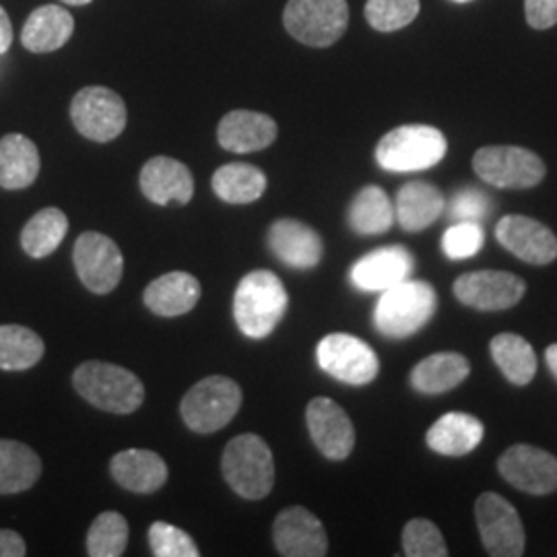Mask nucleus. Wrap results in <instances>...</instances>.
Returning a JSON list of instances; mask_svg holds the SVG:
<instances>
[{
	"mask_svg": "<svg viewBox=\"0 0 557 557\" xmlns=\"http://www.w3.org/2000/svg\"><path fill=\"white\" fill-rule=\"evenodd\" d=\"M287 292L271 271H252L239 281L234 317L239 331L250 338L269 337L287 310Z\"/></svg>",
	"mask_w": 557,
	"mask_h": 557,
	"instance_id": "obj_1",
	"label": "nucleus"
},
{
	"mask_svg": "<svg viewBox=\"0 0 557 557\" xmlns=\"http://www.w3.org/2000/svg\"><path fill=\"white\" fill-rule=\"evenodd\" d=\"M75 391L94 407L108 413L128 416L145 398V386L133 372L106 361H85L73 376Z\"/></svg>",
	"mask_w": 557,
	"mask_h": 557,
	"instance_id": "obj_2",
	"label": "nucleus"
},
{
	"mask_svg": "<svg viewBox=\"0 0 557 557\" xmlns=\"http://www.w3.org/2000/svg\"><path fill=\"white\" fill-rule=\"evenodd\" d=\"M223 478L244 499L267 498L275 483V460L269 444L257 434H242L225 446Z\"/></svg>",
	"mask_w": 557,
	"mask_h": 557,
	"instance_id": "obj_3",
	"label": "nucleus"
},
{
	"mask_svg": "<svg viewBox=\"0 0 557 557\" xmlns=\"http://www.w3.org/2000/svg\"><path fill=\"white\" fill-rule=\"evenodd\" d=\"M438 296L425 281H403L380 298L374 324L386 337L416 335L436 314Z\"/></svg>",
	"mask_w": 557,
	"mask_h": 557,
	"instance_id": "obj_4",
	"label": "nucleus"
},
{
	"mask_svg": "<svg viewBox=\"0 0 557 557\" xmlns=\"http://www.w3.org/2000/svg\"><path fill=\"white\" fill-rule=\"evenodd\" d=\"M446 151L448 143L438 128L405 124L380 139L376 161L388 172H421L438 165Z\"/></svg>",
	"mask_w": 557,
	"mask_h": 557,
	"instance_id": "obj_5",
	"label": "nucleus"
},
{
	"mask_svg": "<svg viewBox=\"0 0 557 557\" xmlns=\"http://www.w3.org/2000/svg\"><path fill=\"white\" fill-rule=\"evenodd\" d=\"M242 407V388L232 379L209 376L197 382L180 405L184 423L197 434L223 430Z\"/></svg>",
	"mask_w": 557,
	"mask_h": 557,
	"instance_id": "obj_6",
	"label": "nucleus"
},
{
	"mask_svg": "<svg viewBox=\"0 0 557 557\" xmlns=\"http://www.w3.org/2000/svg\"><path fill=\"white\" fill-rule=\"evenodd\" d=\"M283 23L292 38L312 48H326L345 34L349 7L347 0H289Z\"/></svg>",
	"mask_w": 557,
	"mask_h": 557,
	"instance_id": "obj_7",
	"label": "nucleus"
},
{
	"mask_svg": "<svg viewBox=\"0 0 557 557\" xmlns=\"http://www.w3.org/2000/svg\"><path fill=\"white\" fill-rule=\"evenodd\" d=\"M473 170L483 182L512 190L537 186L547 172L537 153L515 145L481 147L473 156Z\"/></svg>",
	"mask_w": 557,
	"mask_h": 557,
	"instance_id": "obj_8",
	"label": "nucleus"
},
{
	"mask_svg": "<svg viewBox=\"0 0 557 557\" xmlns=\"http://www.w3.org/2000/svg\"><path fill=\"white\" fill-rule=\"evenodd\" d=\"M479 533L490 556L520 557L524 554V527L517 508L494 492H485L475 504Z\"/></svg>",
	"mask_w": 557,
	"mask_h": 557,
	"instance_id": "obj_9",
	"label": "nucleus"
},
{
	"mask_svg": "<svg viewBox=\"0 0 557 557\" xmlns=\"http://www.w3.org/2000/svg\"><path fill=\"white\" fill-rule=\"evenodd\" d=\"M320 368L345 384L363 386L376 380L380 361L376 351L361 338L347 333L326 335L317 349Z\"/></svg>",
	"mask_w": 557,
	"mask_h": 557,
	"instance_id": "obj_10",
	"label": "nucleus"
},
{
	"mask_svg": "<svg viewBox=\"0 0 557 557\" xmlns=\"http://www.w3.org/2000/svg\"><path fill=\"white\" fill-rule=\"evenodd\" d=\"M71 119L85 139L108 143L120 137L126 126V106L108 87H85L73 98Z\"/></svg>",
	"mask_w": 557,
	"mask_h": 557,
	"instance_id": "obj_11",
	"label": "nucleus"
},
{
	"mask_svg": "<svg viewBox=\"0 0 557 557\" xmlns=\"http://www.w3.org/2000/svg\"><path fill=\"white\" fill-rule=\"evenodd\" d=\"M73 260L77 275L89 292L103 296L116 289L124 271V259L114 239L100 232H85L75 244Z\"/></svg>",
	"mask_w": 557,
	"mask_h": 557,
	"instance_id": "obj_12",
	"label": "nucleus"
},
{
	"mask_svg": "<svg viewBox=\"0 0 557 557\" xmlns=\"http://www.w3.org/2000/svg\"><path fill=\"white\" fill-rule=\"evenodd\" d=\"M499 475L520 492L547 496L557 492V458L547 450L517 444L498 458Z\"/></svg>",
	"mask_w": 557,
	"mask_h": 557,
	"instance_id": "obj_13",
	"label": "nucleus"
},
{
	"mask_svg": "<svg viewBox=\"0 0 557 557\" xmlns=\"http://www.w3.org/2000/svg\"><path fill=\"white\" fill-rule=\"evenodd\" d=\"M527 294V283L506 271H475L455 281L460 304L481 312H499L517 306Z\"/></svg>",
	"mask_w": 557,
	"mask_h": 557,
	"instance_id": "obj_14",
	"label": "nucleus"
},
{
	"mask_svg": "<svg viewBox=\"0 0 557 557\" xmlns=\"http://www.w3.org/2000/svg\"><path fill=\"white\" fill-rule=\"evenodd\" d=\"M310 436L320 453L331 460H345L356 446V430L343 407L333 398L317 397L306 409Z\"/></svg>",
	"mask_w": 557,
	"mask_h": 557,
	"instance_id": "obj_15",
	"label": "nucleus"
},
{
	"mask_svg": "<svg viewBox=\"0 0 557 557\" xmlns=\"http://www.w3.org/2000/svg\"><path fill=\"white\" fill-rule=\"evenodd\" d=\"M273 539L278 554L285 557H322L329 552V537L322 522L301 506L278 512Z\"/></svg>",
	"mask_w": 557,
	"mask_h": 557,
	"instance_id": "obj_16",
	"label": "nucleus"
},
{
	"mask_svg": "<svg viewBox=\"0 0 557 557\" xmlns=\"http://www.w3.org/2000/svg\"><path fill=\"white\" fill-rule=\"evenodd\" d=\"M496 238L508 252L529 264L541 267L557 259V236L541 221L506 215L496 225Z\"/></svg>",
	"mask_w": 557,
	"mask_h": 557,
	"instance_id": "obj_17",
	"label": "nucleus"
},
{
	"mask_svg": "<svg viewBox=\"0 0 557 557\" xmlns=\"http://www.w3.org/2000/svg\"><path fill=\"white\" fill-rule=\"evenodd\" d=\"M411 271H413L411 252L403 246H388L359 259L351 269V278L359 289L386 292L398 283L407 281Z\"/></svg>",
	"mask_w": 557,
	"mask_h": 557,
	"instance_id": "obj_18",
	"label": "nucleus"
},
{
	"mask_svg": "<svg viewBox=\"0 0 557 557\" xmlns=\"http://www.w3.org/2000/svg\"><path fill=\"white\" fill-rule=\"evenodd\" d=\"M140 190L156 205H186L195 195V180L182 161L160 156L145 163L140 172Z\"/></svg>",
	"mask_w": 557,
	"mask_h": 557,
	"instance_id": "obj_19",
	"label": "nucleus"
},
{
	"mask_svg": "<svg viewBox=\"0 0 557 557\" xmlns=\"http://www.w3.org/2000/svg\"><path fill=\"white\" fill-rule=\"evenodd\" d=\"M277 139L275 120L260 112L234 110L225 114L218 128L221 147L232 153L262 151Z\"/></svg>",
	"mask_w": 557,
	"mask_h": 557,
	"instance_id": "obj_20",
	"label": "nucleus"
},
{
	"mask_svg": "<svg viewBox=\"0 0 557 557\" xmlns=\"http://www.w3.org/2000/svg\"><path fill=\"white\" fill-rule=\"evenodd\" d=\"M269 246L278 260L294 269H312L322 259V239L317 230L298 220H278L269 230Z\"/></svg>",
	"mask_w": 557,
	"mask_h": 557,
	"instance_id": "obj_21",
	"label": "nucleus"
},
{
	"mask_svg": "<svg viewBox=\"0 0 557 557\" xmlns=\"http://www.w3.org/2000/svg\"><path fill=\"white\" fill-rule=\"evenodd\" d=\"M145 306L165 319L188 314L200 298L199 278L190 273L174 271L151 281L145 289Z\"/></svg>",
	"mask_w": 557,
	"mask_h": 557,
	"instance_id": "obj_22",
	"label": "nucleus"
},
{
	"mask_svg": "<svg viewBox=\"0 0 557 557\" xmlns=\"http://www.w3.org/2000/svg\"><path fill=\"white\" fill-rule=\"evenodd\" d=\"M112 478L133 494H153L163 487L168 479L165 460L143 448L122 450L110 462Z\"/></svg>",
	"mask_w": 557,
	"mask_h": 557,
	"instance_id": "obj_23",
	"label": "nucleus"
},
{
	"mask_svg": "<svg viewBox=\"0 0 557 557\" xmlns=\"http://www.w3.org/2000/svg\"><path fill=\"white\" fill-rule=\"evenodd\" d=\"M73 32V15L57 4H46L36 9L25 21L21 32V44L36 54L54 52L71 40Z\"/></svg>",
	"mask_w": 557,
	"mask_h": 557,
	"instance_id": "obj_24",
	"label": "nucleus"
},
{
	"mask_svg": "<svg viewBox=\"0 0 557 557\" xmlns=\"http://www.w3.org/2000/svg\"><path fill=\"white\" fill-rule=\"evenodd\" d=\"M483 423L469 413H446L428 430V446L444 457H465L483 440Z\"/></svg>",
	"mask_w": 557,
	"mask_h": 557,
	"instance_id": "obj_25",
	"label": "nucleus"
},
{
	"mask_svg": "<svg viewBox=\"0 0 557 557\" xmlns=\"http://www.w3.org/2000/svg\"><path fill=\"white\" fill-rule=\"evenodd\" d=\"M444 211V197L430 182H409L398 190L395 218L407 232H423Z\"/></svg>",
	"mask_w": 557,
	"mask_h": 557,
	"instance_id": "obj_26",
	"label": "nucleus"
},
{
	"mask_svg": "<svg viewBox=\"0 0 557 557\" xmlns=\"http://www.w3.org/2000/svg\"><path fill=\"white\" fill-rule=\"evenodd\" d=\"M40 174V153L36 143L23 135L0 139V186L21 190L32 186Z\"/></svg>",
	"mask_w": 557,
	"mask_h": 557,
	"instance_id": "obj_27",
	"label": "nucleus"
},
{
	"mask_svg": "<svg viewBox=\"0 0 557 557\" xmlns=\"http://www.w3.org/2000/svg\"><path fill=\"white\" fill-rule=\"evenodd\" d=\"M471 374L469 359L460 354L444 351L421 359L411 372L413 388L423 395H442L457 388Z\"/></svg>",
	"mask_w": 557,
	"mask_h": 557,
	"instance_id": "obj_28",
	"label": "nucleus"
},
{
	"mask_svg": "<svg viewBox=\"0 0 557 557\" xmlns=\"http://www.w3.org/2000/svg\"><path fill=\"white\" fill-rule=\"evenodd\" d=\"M40 475V457L29 446L15 440H0V496L34 487Z\"/></svg>",
	"mask_w": 557,
	"mask_h": 557,
	"instance_id": "obj_29",
	"label": "nucleus"
},
{
	"mask_svg": "<svg viewBox=\"0 0 557 557\" xmlns=\"http://www.w3.org/2000/svg\"><path fill=\"white\" fill-rule=\"evenodd\" d=\"M492 358L502 374L517 386H527L537 374V356L533 345L517 333H499L490 343Z\"/></svg>",
	"mask_w": 557,
	"mask_h": 557,
	"instance_id": "obj_30",
	"label": "nucleus"
},
{
	"mask_svg": "<svg viewBox=\"0 0 557 557\" xmlns=\"http://www.w3.org/2000/svg\"><path fill=\"white\" fill-rule=\"evenodd\" d=\"M395 207L380 186H366L349 207V225L361 236H379L393 227Z\"/></svg>",
	"mask_w": 557,
	"mask_h": 557,
	"instance_id": "obj_31",
	"label": "nucleus"
},
{
	"mask_svg": "<svg viewBox=\"0 0 557 557\" xmlns=\"http://www.w3.org/2000/svg\"><path fill=\"white\" fill-rule=\"evenodd\" d=\"M213 190L230 205H248L267 190V176L250 163H227L213 174Z\"/></svg>",
	"mask_w": 557,
	"mask_h": 557,
	"instance_id": "obj_32",
	"label": "nucleus"
},
{
	"mask_svg": "<svg viewBox=\"0 0 557 557\" xmlns=\"http://www.w3.org/2000/svg\"><path fill=\"white\" fill-rule=\"evenodd\" d=\"M66 232V215L60 209L48 207L27 221V225L21 232V246L32 259H44L59 248Z\"/></svg>",
	"mask_w": 557,
	"mask_h": 557,
	"instance_id": "obj_33",
	"label": "nucleus"
},
{
	"mask_svg": "<svg viewBox=\"0 0 557 557\" xmlns=\"http://www.w3.org/2000/svg\"><path fill=\"white\" fill-rule=\"evenodd\" d=\"M44 341L32 329L20 324L0 326V370H29L44 358Z\"/></svg>",
	"mask_w": 557,
	"mask_h": 557,
	"instance_id": "obj_34",
	"label": "nucleus"
},
{
	"mask_svg": "<svg viewBox=\"0 0 557 557\" xmlns=\"http://www.w3.org/2000/svg\"><path fill=\"white\" fill-rule=\"evenodd\" d=\"M128 545V522L120 512H101L87 533V554L91 557H120Z\"/></svg>",
	"mask_w": 557,
	"mask_h": 557,
	"instance_id": "obj_35",
	"label": "nucleus"
},
{
	"mask_svg": "<svg viewBox=\"0 0 557 557\" xmlns=\"http://www.w3.org/2000/svg\"><path fill=\"white\" fill-rule=\"evenodd\" d=\"M419 15V0H368L366 20L382 34L407 27Z\"/></svg>",
	"mask_w": 557,
	"mask_h": 557,
	"instance_id": "obj_36",
	"label": "nucleus"
},
{
	"mask_svg": "<svg viewBox=\"0 0 557 557\" xmlns=\"http://www.w3.org/2000/svg\"><path fill=\"white\" fill-rule=\"evenodd\" d=\"M403 552L409 557H446L448 547L432 520L413 518L403 529Z\"/></svg>",
	"mask_w": 557,
	"mask_h": 557,
	"instance_id": "obj_37",
	"label": "nucleus"
},
{
	"mask_svg": "<svg viewBox=\"0 0 557 557\" xmlns=\"http://www.w3.org/2000/svg\"><path fill=\"white\" fill-rule=\"evenodd\" d=\"M149 545L158 557H199L195 539L168 522H153L149 529Z\"/></svg>",
	"mask_w": 557,
	"mask_h": 557,
	"instance_id": "obj_38",
	"label": "nucleus"
},
{
	"mask_svg": "<svg viewBox=\"0 0 557 557\" xmlns=\"http://www.w3.org/2000/svg\"><path fill=\"white\" fill-rule=\"evenodd\" d=\"M483 230L478 221H458L457 225L448 227L442 248L446 257L453 260L471 259L475 257L483 246Z\"/></svg>",
	"mask_w": 557,
	"mask_h": 557,
	"instance_id": "obj_39",
	"label": "nucleus"
},
{
	"mask_svg": "<svg viewBox=\"0 0 557 557\" xmlns=\"http://www.w3.org/2000/svg\"><path fill=\"white\" fill-rule=\"evenodd\" d=\"M492 211L490 199L475 188H467L457 193V197L453 200V209L450 215L458 221H481L487 213Z\"/></svg>",
	"mask_w": 557,
	"mask_h": 557,
	"instance_id": "obj_40",
	"label": "nucleus"
},
{
	"mask_svg": "<svg viewBox=\"0 0 557 557\" xmlns=\"http://www.w3.org/2000/svg\"><path fill=\"white\" fill-rule=\"evenodd\" d=\"M524 15L533 29L557 25V0H524Z\"/></svg>",
	"mask_w": 557,
	"mask_h": 557,
	"instance_id": "obj_41",
	"label": "nucleus"
},
{
	"mask_svg": "<svg viewBox=\"0 0 557 557\" xmlns=\"http://www.w3.org/2000/svg\"><path fill=\"white\" fill-rule=\"evenodd\" d=\"M25 554H27V547L20 533L0 529V557H23Z\"/></svg>",
	"mask_w": 557,
	"mask_h": 557,
	"instance_id": "obj_42",
	"label": "nucleus"
},
{
	"mask_svg": "<svg viewBox=\"0 0 557 557\" xmlns=\"http://www.w3.org/2000/svg\"><path fill=\"white\" fill-rule=\"evenodd\" d=\"M13 44V25L7 11L0 7V54H4Z\"/></svg>",
	"mask_w": 557,
	"mask_h": 557,
	"instance_id": "obj_43",
	"label": "nucleus"
},
{
	"mask_svg": "<svg viewBox=\"0 0 557 557\" xmlns=\"http://www.w3.org/2000/svg\"><path fill=\"white\" fill-rule=\"evenodd\" d=\"M545 359H547V366H549L552 374L557 379V343L547 347V351H545Z\"/></svg>",
	"mask_w": 557,
	"mask_h": 557,
	"instance_id": "obj_44",
	"label": "nucleus"
},
{
	"mask_svg": "<svg viewBox=\"0 0 557 557\" xmlns=\"http://www.w3.org/2000/svg\"><path fill=\"white\" fill-rule=\"evenodd\" d=\"M62 2H66V4H75V7H79V4H87V2H91V0H62Z\"/></svg>",
	"mask_w": 557,
	"mask_h": 557,
	"instance_id": "obj_45",
	"label": "nucleus"
},
{
	"mask_svg": "<svg viewBox=\"0 0 557 557\" xmlns=\"http://www.w3.org/2000/svg\"><path fill=\"white\" fill-rule=\"evenodd\" d=\"M453 2H471V0H453Z\"/></svg>",
	"mask_w": 557,
	"mask_h": 557,
	"instance_id": "obj_46",
	"label": "nucleus"
}]
</instances>
